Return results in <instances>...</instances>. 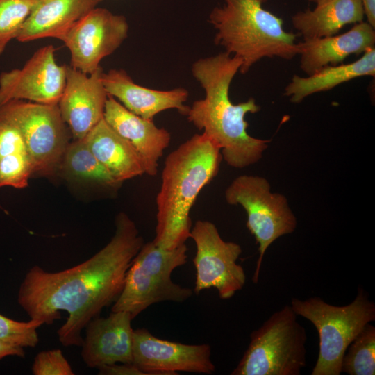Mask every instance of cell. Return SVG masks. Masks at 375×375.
Masks as SVG:
<instances>
[{"mask_svg":"<svg viewBox=\"0 0 375 375\" xmlns=\"http://www.w3.org/2000/svg\"><path fill=\"white\" fill-rule=\"evenodd\" d=\"M361 0H326L313 9L299 11L292 17L293 27L303 39L336 35L347 24L363 21Z\"/></svg>","mask_w":375,"mask_h":375,"instance_id":"obj_21","label":"cell"},{"mask_svg":"<svg viewBox=\"0 0 375 375\" xmlns=\"http://www.w3.org/2000/svg\"><path fill=\"white\" fill-rule=\"evenodd\" d=\"M290 306L318 332L319 353L311 375H340L347 347L365 325L375 320V304L362 288L344 306L330 304L319 297L293 298Z\"/></svg>","mask_w":375,"mask_h":375,"instance_id":"obj_5","label":"cell"},{"mask_svg":"<svg viewBox=\"0 0 375 375\" xmlns=\"http://www.w3.org/2000/svg\"><path fill=\"white\" fill-rule=\"evenodd\" d=\"M367 22L375 28V0H361Z\"/></svg>","mask_w":375,"mask_h":375,"instance_id":"obj_31","label":"cell"},{"mask_svg":"<svg viewBox=\"0 0 375 375\" xmlns=\"http://www.w3.org/2000/svg\"><path fill=\"white\" fill-rule=\"evenodd\" d=\"M34 375H74L67 360L60 349L39 352L35 357L32 367Z\"/></svg>","mask_w":375,"mask_h":375,"instance_id":"obj_28","label":"cell"},{"mask_svg":"<svg viewBox=\"0 0 375 375\" xmlns=\"http://www.w3.org/2000/svg\"><path fill=\"white\" fill-rule=\"evenodd\" d=\"M0 120L15 127L22 135L33 175L51 176L60 170L70 142V131L58 104L10 100L0 105Z\"/></svg>","mask_w":375,"mask_h":375,"instance_id":"obj_8","label":"cell"},{"mask_svg":"<svg viewBox=\"0 0 375 375\" xmlns=\"http://www.w3.org/2000/svg\"><path fill=\"white\" fill-rule=\"evenodd\" d=\"M52 45L40 48L21 69L0 75V105L14 99L58 104L64 91L67 65L57 64Z\"/></svg>","mask_w":375,"mask_h":375,"instance_id":"obj_12","label":"cell"},{"mask_svg":"<svg viewBox=\"0 0 375 375\" xmlns=\"http://www.w3.org/2000/svg\"><path fill=\"white\" fill-rule=\"evenodd\" d=\"M290 305L272 314L250 335L231 375H299L306 366L307 333Z\"/></svg>","mask_w":375,"mask_h":375,"instance_id":"obj_6","label":"cell"},{"mask_svg":"<svg viewBox=\"0 0 375 375\" xmlns=\"http://www.w3.org/2000/svg\"><path fill=\"white\" fill-rule=\"evenodd\" d=\"M103 72L101 66L90 74L67 67L65 87L58 105L74 140L83 139L103 119L108 94L101 80Z\"/></svg>","mask_w":375,"mask_h":375,"instance_id":"obj_14","label":"cell"},{"mask_svg":"<svg viewBox=\"0 0 375 375\" xmlns=\"http://www.w3.org/2000/svg\"><path fill=\"white\" fill-rule=\"evenodd\" d=\"M60 170L82 181L112 188L120 184L97 160L83 139L74 140L69 143Z\"/></svg>","mask_w":375,"mask_h":375,"instance_id":"obj_24","label":"cell"},{"mask_svg":"<svg viewBox=\"0 0 375 375\" xmlns=\"http://www.w3.org/2000/svg\"><path fill=\"white\" fill-rule=\"evenodd\" d=\"M98 369L100 375H147L133 363H115Z\"/></svg>","mask_w":375,"mask_h":375,"instance_id":"obj_29","label":"cell"},{"mask_svg":"<svg viewBox=\"0 0 375 375\" xmlns=\"http://www.w3.org/2000/svg\"><path fill=\"white\" fill-rule=\"evenodd\" d=\"M267 0H224L209 14L217 31L214 42L242 60L244 74L264 58L290 60L299 54L297 34L283 28V20L265 9Z\"/></svg>","mask_w":375,"mask_h":375,"instance_id":"obj_4","label":"cell"},{"mask_svg":"<svg viewBox=\"0 0 375 375\" xmlns=\"http://www.w3.org/2000/svg\"><path fill=\"white\" fill-rule=\"evenodd\" d=\"M134 222L124 212L115 218L110 242L94 256L67 269L51 272L34 265L26 274L17 302L31 319L51 324L68 313L58 330L65 347L82 346L81 332L101 310L117 300L131 263L144 244Z\"/></svg>","mask_w":375,"mask_h":375,"instance_id":"obj_1","label":"cell"},{"mask_svg":"<svg viewBox=\"0 0 375 375\" xmlns=\"http://www.w3.org/2000/svg\"><path fill=\"white\" fill-rule=\"evenodd\" d=\"M242 60L224 51L197 60L192 74L205 91V97L189 106L188 120L211 138L220 148L231 167L244 168L257 162L270 140L248 134L247 113L260 110L254 98L234 104L229 97L231 83L239 72Z\"/></svg>","mask_w":375,"mask_h":375,"instance_id":"obj_2","label":"cell"},{"mask_svg":"<svg viewBox=\"0 0 375 375\" xmlns=\"http://www.w3.org/2000/svg\"><path fill=\"white\" fill-rule=\"evenodd\" d=\"M132 319L128 312L116 311L107 317H97L86 325L81 356L88 367L132 363Z\"/></svg>","mask_w":375,"mask_h":375,"instance_id":"obj_15","label":"cell"},{"mask_svg":"<svg viewBox=\"0 0 375 375\" xmlns=\"http://www.w3.org/2000/svg\"><path fill=\"white\" fill-rule=\"evenodd\" d=\"M40 0H0V55L19 35L25 21Z\"/></svg>","mask_w":375,"mask_h":375,"instance_id":"obj_26","label":"cell"},{"mask_svg":"<svg viewBox=\"0 0 375 375\" xmlns=\"http://www.w3.org/2000/svg\"><path fill=\"white\" fill-rule=\"evenodd\" d=\"M103 118L109 126L134 147L140 155L146 174L155 176L158 160L171 140L170 133L158 128L153 120L145 119L126 109L108 94Z\"/></svg>","mask_w":375,"mask_h":375,"instance_id":"obj_16","label":"cell"},{"mask_svg":"<svg viewBox=\"0 0 375 375\" xmlns=\"http://www.w3.org/2000/svg\"><path fill=\"white\" fill-rule=\"evenodd\" d=\"M341 372L349 375L375 374V327L367 324L347 347Z\"/></svg>","mask_w":375,"mask_h":375,"instance_id":"obj_25","label":"cell"},{"mask_svg":"<svg viewBox=\"0 0 375 375\" xmlns=\"http://www.w3.org/2000/svg\"><path fill=\"white\" fill-rule=\"evenodd\" d=\"M101 80L108 94L117 99L126 109L140 117L153 120L159 112L176 109L186 115L189 106L184 103L189 96L183 88L158 90L145 88L134 83L122 69L103 72Z\"/></svg>","mask_w":375,"mask_h":375,"instance_id":"obj_17","label":"cell"},{"mask_svg":"<svg viewBox=\"0 0 375 375\" xmlns=\"http://www.w3.org/2000/svg\"><path fill=\"white\" fill-rule=\"evenodd\" d=\"M24 348L19 346L12 345L0 340V360L7 356L25 357Z\"/></svg>","mask_w":375,"mask_h":375,"instance_id":"obj_30","label":"cell"},{"mask_svg":"<svg viewBox=\"0 0 375 375\" xmlns=\"http://www.w3.org/2000/svg\"><path fill=\"white\" fill-rule=\"evenodd\" d=\"M207 344H186L162 340L147 329L133 330V362L147 375H176L177 372L211 374L215 366Z\"/></svg>","mask_w":375,"mask_h":375,"instance_id":"obj_13","label":"cell"},{"mask_svg":"<svg viewBox=\"0 0 375 375\" xmlns=\"http://www.w3.org/2000/svg\"><path fill=\"white\" fill-rule=\"evenodd\" d=\"M224 195L228 204L240 205L247 212V227L258 244L259 256L252 278L257 283L268 247L280 237L295 231L297 218L286 197L271 192L269 181L262 176H238L226 189Z\"/></svg>","mask_w":375,"mask_h":375,"instance_id":"obj_9","label":"cell"},{"mask_svg":"<svg viewBox=\"0 0 375 375\" xmlns=\"http://www.w3.org/2000/svg\"><path fill=\"white\" fill-rule=\"evenodd\" d=\"M83 140L97 160L119 183L145 174L137 151L104 118Z\"/></svg>","mask_w":375,"mask_h":375,"instance_id":"obj_20","label":"cell"},{"mask_svg":"<svg viewBox=\"0 0 375 375\" xmlns=\"http://www.w3.org/2000/svg\"><path fill=\"white\" fill-rule=\"evenodd\" d=\"M44 323L31 319L19 322L0 314V340L22 347H35L39 342L37 329Z\"/></svg>","mask_w":375,"mask_h":375,"instance_id":"obj_27","label":"cell"},{"mask_svg":"<svg viewBox=\"0 0 375 375\" xmlns=\"http://www.w3.org/2000/svg\"><path fill=\"white\" fill-rule=\"evenodd\" d=\"M128 24L123 15L102 8H94L57 39L71 54L70 67L90 74L101 60L112 54L128 36Z\"/></svg>","mask_w":375,"mask_h":375,"instance_id":"obj_11","label":"cell"},{"mask_svg":"<svg viewBox=\"0 0 375 375\" xmlns=\"http://www.w3.org/2000/svg\"><path fill=\"white\" fill-rule=\"evenodd\" d=\"M187 251L185 243L173 249L159 247L153 241L144 243L131 263L111 311H126L134 319L153 303L190 298L193 291L171 278L172 272L186 263Z\"/></svg>","mask_w":375,"mask_h":375,"instance_id":"obj_7","label":"cell"},{"mask_svg":"<svg viewBox=\"0 0 375 375\" xmlns=\"http://www.w3.org/2000/svg\"><path fill=\"white\" fill-rule=\"evenodd\" d=\"M299 67L307 76L327 65L342 63L351 55H360L375 45V28L367 22L354 24L348 31L297 42Z\"/></svg>","mask_w":375,"mask_h":375,"instance_id":"obj_18","label":"cell"},{"mask_svg":"<svg viewBox=\"0 0 375 375\" xmlns=\"http://www.w3.org/2000/svg\"><path fill=\"white\" fill-rule=\"evenodd\" d=\"M32 175L31 160L22 135L0 120V188H24Z\"/></svg>","mask_w":375,"mask_h":375,"instance_id":"obj_23","label":"cell"},{"mask_svg":"<svg viewBox=\"0 0 375 375\" xmlns=\"http://www.w3.org/2000/svg\"><path fill=\"white\" fill-rule=\"evenodd\" d=\"M222 158L219 147L204 133L194 135L167 156L156 197V246L173 249L190 238V210L201 190L217 176Z\"/></svg>","mask_w":375,"mask_h":375,"instance_id":"obj_3","label":"cell"},{"mask_svg":"<svg viewBox=\"0 0 375 375\" xmlns=\"http://www.w3.org/2000/svg\"><path fill=\"white\" fill-rule=\"evenodd\" d=\"M306 1H308L309 2L314 3H315L317 5V4L321 3H322V2H324V1H325L326 0H306Z\"/></svg>","mask_w":375,"mask_h":375,"instance_id":"obj_32","label":"cell"},{"mask_svg":"<svg viewBox=\"0 0 375 375\" xmlns=\"http://www.w3.org/2000/svg\"><path fill=\"white\" fill-rule=\"evenodd\" d=\"M103 0H40L25 21L16 39L26 42L56 38Z\"/></svg>","mask_w":375,"mask_h":375,"instance_id":"obj_19","label":"cell"},{"mask_svg":"<svg viewBox=\"0 0 375 375\" xmlns=\"http://www.w3.org/2000/svg\"><path fill=\"white\" fill-rule=\"evenodd\" d=\"M374 75L375 47L368 49L352 62L327 65L306 77L293 75L283 94L292 103H299L313 94L330 90L354 78Z\"/></svg>","mask_w":375,"mask_h":375,"instance_id":"obj_22","label":"cell"},{"mask_svg":"<svg viewBox=\"0 0 375 375\" xmlns=\"http://www.w3.org/2000/svg\"><path fill=\"white\" fill-rule=\"evenodd\" d=\"M197 252L193 259L196 268L194 291L215 288L222 299H228L244 287L246 275L236 262L242 253L240 244L224 241L211 222L198 220L190 231Z\"/></svg>","mask_w":375,"mask_h":375,"instance_id":"obj_10","label":"cell"}]
</instances>
